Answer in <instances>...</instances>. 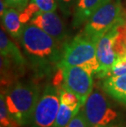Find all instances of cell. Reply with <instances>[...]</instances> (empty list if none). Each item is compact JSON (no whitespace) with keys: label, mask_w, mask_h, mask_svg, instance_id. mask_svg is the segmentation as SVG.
I'll list each match as a JSON object with an SVG mask.
<instances>
[{"label":"cell","mask_w":126,"mask_h":127,"mask_svg":"<svg viewBox=\"0 0 126 127\" xmlns=\"http://www.w3.org/2000/svg\"><path fill=\"white\" fill-rule=\"evenodd\" d=\"M29 2L38 8L39 12H55L58 6L57 0H30Z\"/></svg>","instance_id":"ac0fdd59"},{"label":"cell","mask_w":126,"mask_h":127,"mask_svg":"<svg viewBox=\"0 0 126 127\" xmlns=\"http://www.w3.org/2000/svg\"><path fill=\"white\" fill-rule=\"evenodd\" d=\"M60 91L48 85L39 97L34 110L32 127H53L60 107Z\"/></svg>","instance_id":"52a82bcc"},{"label":"cell","mask_w":126,"mask_h":127,"mask_svg":"<svg viewBox=\"0 0 126 127\" xmlns=\"http://www.w3.org/2000/svg\"><path fill=\"white\" fill-rule=\"evenodd\" d=\"M114 49L117 58L126 57V23L125 21H122L116 26Z\"/></svg>","instance_id":"5bb4252c"},{"label":"cell","mask_w":126,"mask_h":127,"mask_svg":"<svg viewBox=\"0 0 126 127\" xmlns=\"http://www.w3.org/2000/svg\"><path fill=\"white\" fill-rule=\"evenodd\" d=\"M120 0H111L87 21L83 34L98 43L99 39L111 28L122 22Z\"/></svg>","instance_id":"277c9868"},{"label":"cell","mask_w":126,"mask_h":127,"mask_svg":"<svg viewBox=\"0 0 126 127\" xmlns=\"http://www.w3.org/2000/svg\"><path fill=\"white\" fill-rule=\"evenodd\" d=\"M65 127H89L83 109L80 108Z\"/></svg>","instance_id":"ffe728a7"},{"label":"cell","mask_w":126,"mask_h":127,"mask_svg":"<svg viewBox=\"0 0 126 127\" xmlns=\"http://www.w3.org/2000/svg\"><path fill=\"white\" fill-rule=\"evenodd\" d=\"M29 24L43 30L58 42L62 41L66 36L64 23L55 12L37 13L31 18Z\"/></svg>","instance_id":"9c48e42d"},{"label":"cell","mask_w":126,"mask_h":127,"mask_svg":"<svg viewBox=\"0 0 126 127\" xmlns=\"http://www.w3.org/2000/svg\"><path fill=\"white\" fill-rule=\"evenodd\" d=\"M2 26L7 33L13 38L19 39L22 35L25 24L21 21L20 12L12 7H8L1 17Z\"/></svg>","instance_id":"7c38bea8"},{"label":"cell","mask_w":126,"mask_h":127,"mask_svg":"<svg viewBox=\"0 0 126 127\" xmlns=\"http://www.w3.org/2000/svg\"><path fill=\"white\" fill-rule=\"evenodd\" d=\"M0 52L1 56L6 58H11L16 63L22 64L24 63L23 56L16 44L11 41L2 27L0 31Z\"/></svg>","instance_id":"4fadbf2b"},{"label":"cell","mask_w":126,"mask_h":127,"mask_svg":"<svg viewBox=\"0 0 126 127\" xmlns=\"http://www.w3.org/2000/svg\"><path fill=\"white\" fill-rule=\"evenodd\" d=\"M79 110L80 109L74 108V107L61 102L56 122L53 127H65Z\"/></svg>","instance_id":"9a60e30c"},{"label":"cell","mask_w":126,"mask_h":127,"mask_svg":"<svg viewBox=\"0 0 126 127\" xmlns=\"http://www.w3.org/2000/svg\"><path fill=\"white\" fill-rule=\"evenodd\" d=\"M65 66H81L93 74H96L99 68L97 43L83 34L66 43L61 61L57 64L58 67Z\"/></svg>","instance_id":"3957f363"},{"label":"cell","mask_w":126,"mask_h":127,"mask_svg":"<svg viewBox=\"0 0 126 127\" xmlns=\"http://www.w3.org/2000/svg\"><path fill=\"white\" fill-rule=\"evenodd\" d=\"M21 40L25 54L34 65L61 61L62 52L59 50L58 41L36 26L25 24Z\"/></svg>","instance_id":"6da1fadb"},{"label":"cell","mask_w":126,"mask_h":127,"mask_svg":"<svg viewBox=\"0 0 126 127\" xmlns=\"http://www.w3.org/2000/svg\"><path fill=\"white\" fill-rule=\"evenodd\" d=\"M39 98V90L33 83L17 82L10 87L5 100L14 122L21 126L31 124Z\"/></svg>","instance_id":"7a4b0ae2"},{"label":"cell","mask_w":126,"mask_h":127,"mask_svg":"<svg viewBox=\"0 0 126 127\" xmlns=\"http://www.w3.org/2000/svg\"><path fill=\"white\" fill-rule=\"evenodd\" d=\"M116 26L104 34L97 43V58L99 68L96 74L99 78L107 77L108 73L117 59L116 53L114 49Z\"/></svg>","instance_id":"ba28073f"},{"label":"cell","mask_w":126,"mask_h":127,"mask_svg":"<svg viewBox=\"0 0 126 127\" xmlns=\"http://www.w3.org/2000/svg\"><path fill=\"white\" fill-rule=\"evenodd\" d=\"M62 88L76 94L83 107L93 88V73L81 66H61Z\"/></svg>","instance_id":"8992f818"},{"label":"cell","mask_w":126,"mask_h":127,"mask_svg":"<svg viewBox=\"0 0 126 127\" xmlns=\"http://www.w3.org/2000/svg\"><path fill=\"white\" fill-rule=\"evenodd\" d=\"M111 0H77L75 8L73 26L75 27L87 22L94 13Z\"/></svg>","instance_id":"30bf717a"},{"label":"cell","mask_w":126,"mask_h":127,"mask_svg":"<svg viewBox=\"0 0 126 127\" xmlns=\"http://www.w3.org/2000/svg\"><path fill=\"white\" fill-rule=\"evenodd\" d=\"M82 109L89 127H109L117 118L116 112L98 90L92 91Z\"/></svg>","instance_id":"5b68a950"},{"label":"cell","mask_w":126,"mask_h":127,"mask_svg":"<svg viewBox=\"0 0 126 127\" xmlns=\"http://www.w3.org/2000/svg\"><path fill=\"white\" fill-rule=\"evenodd\" d=\"M102 89L111 98L126 106V75L106 78Z\"/></svg>","instance_id":"8fae6325"},{"label":"cell","mask_w":126,"mask_h":127,"mask_svg":"<svg viewBox=\"0 0 126 127\" xmlns=\"http://www.w3.org/2000/svg\"><path fill=\"white\" fill-rule=\"evenodd\" d=\"M0 122H1V127H16L15 126L17 125L10 117L5 96L2 93H1L0 96Z\"/></svg>","instance_id":"2e32d148"},{"label":"cell","mask_w":126,"mask_h":127,"mask_svg":"<svg viewBox=\"0 0 126 127\" xmlns=\"http://www.w3.org/2000/svg\"><path fill=\"white\" fill-rule=\"evenodd\" d=\"M77 0H57L58 6L61 7V10L65 13L66 15H69L71 12L73 5L76 4Z\"/></svg>","instance_id":"44dd1931"},{"label":"cell","mask_w":126,"mask_h":127,"mask_svg":"<svg viewBox=\"0 0 126 127\" xmlns=\"http://www.w3.org/2000/svg\"><path fill=\"white\" fill-rule=\"evenodd\" d=\"M60 101L62 103H65L68 106L74 107L76 109H80L82 107L79 98H77L76 94L61 88L60 90Z\"/></svg>","instance_id":"e0dca14e"},{"label":"cell","mask_w":126,"mask_h":127,"mask_svg":"<svg viewBox=\"0 0 126 127\" xmlns=\"http://www.w3.org/2000/svg\"><path fill=\"white\" fill-rule=\"evenodd\" d=\"M29 1L30 0H5V2H6L7 7L22 10L29 3Z\"/></svg>","instance_id":"7402d4cb"},{"label":"cell","mask_w":126,"mask_h":127,"mask_svg":"<svg viewBox=\"0 0 126 127\" xmlns=\"http://www.w3.org/2000/svg\"><path fill=\"white\" fill-rule=\"evenodd\" d=\"M122 75H126V57L116 59L113 66L111 67V71L108 73L107 77Z\"/></svg>","instance_id":"d6986e66"}]
</instances>
